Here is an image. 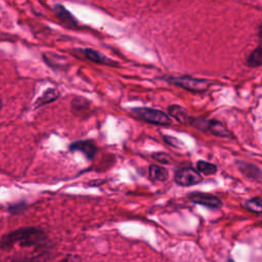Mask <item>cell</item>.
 <instances>
[{
	"instance_id": "6da1fadb",
	"label": "cell",
	"mask_w": 262,
	"mask_h": 262,
	"mask_svg": "<svg viewBox=\"0 0 262 262\" xmlns=\"http://www.w3.org/2000/svg\"><path fill=\"white\" fill-rule=\"evenodd\" d=\"M46 240L47 235L41 227H21L4 234L2 241H0V248L6 251L12 249L15 245H19L25 248L35 247L37 245H41Z\"/></svg>"
},
{
	"instance_id": "7a4b0ae2",
	"label": "cell",
	"mask_w": 262,
	"mask_h": 262,
	"mask_svg": "<svg viewBox=\"0 0 262 262\" xmlns=\"http://www.w3.org/2000/svg\"><path fill=\"white\" fill-rule=\"evenodd\" d=\"M189 125L203 131V133H209L215 137L231 138L230 131L225 127V125L214 119L192 117Z\"/></svg>"
},
{
	"instance_id": "3957f363",
	"label": "cell",
	"mask_w": 262,
	"mask_h": 262,
	"mask_svg": "<svg viewBox=\"0 0 262 262\" xmlns=\"http://www.w3.org/2000/svg\"><path fill=\"white\" fill-rule=\"evenodd\" d=\"M168 82L177 87L195 93L205 92L209 88V86H210V82L208 80L200 79V78H195L188 75L169 77Z\"/></svg>"
},
{
	"instance_id": "277c9868",
	"label": "cell",
	"mask_w": 262,
	"mask_h": 262,
	"mask_svg": "<svg viewBox=\"0 0 262 262\" xmlns=\"http://www.w3.org/2000/svg\"><path fill=\"white\" fill-rule=\"evenodd\" d=\"M131 113L139 119L148 122L150 124L161 125V126H169L172 124V120L170 119L168 114L157 109L146 108V107L135 108L131 110Z\"/></svg>"
},
{
	"instance_id": "5b68a950",
	"label": "cell",
	"mask_w": 262,
	"mask_h": 262,
	"mask_svg": "<svg viewBox=\"0 0 262 262\" xmlns=\"http://www.w3.org/2000/svg\"><path fill=\"white\" fill-rule=\"evenodd\" d=\"M174 181L180 187H193L203 181V176L193 167H183L176 171Z\"/></svg>"
},
{
	"instance_id": "8992f818",
	"label": "cell",
	"mask_w": 262,
	"mask_h": 262,
	"mask_svg": "<svg viewBox=\"0 0 262 262\" xmlns=\"http://www.w3.org/2000/svg\"><path fill=\"white\" fill-rule=\"evenodd\" d=\"M189 200L195 204H199L208 208L212 209H219L222 207V202L216 196L210 194H204L199 192H194L188 196Z\"/></svg>"
},
{
	"instance_id": "52a82bcc",
	"label": "cell",
	"mask_w": 262,
	"mask_h": 262,
	"mask_svg": "<svg viewBox=\"0 0 262 262\" xmlns=\"http://www.w3.org/2000/svg\"><path fill=\"white\" fill-rule=\"evenodd\" d=\"M80 56H83L84 59L97 64V65H103V66H110V67H117L115 65H118L117 62L111 60L110 58L102 55L101 52L91 49V48H84V49H79L78 50Z\"/></svg>"
},
{
	"instance_id": "ba28073f",
	"label": "cell",
	"mask_w": 262,
	"mask_h": 262,
	"mask_svg": "<svg viewBox=\"0 0 262 262\" xmlns=\"http://www.w3.org/2000/svg\"><path fill=\"white\" fill-rule=\"evenodd\" d=\"M71 152H80L82 153L86 159L92 160L97 152V147L93 141L85 140V141H77L70 145L69 147Z\"/></svg>"
},
{
	"instance_id": "9c48e42d",
	"label": "cell",
	"mask_w": 262,
	"mask_h": 262,
	"mask_svg": "<svg viewBox=\"0 0 262 262\" xmlns=\"http://www.w3.org/2000/svg\"><path fill=\"white\" fill-rule=\"evenodd\" d=\"M54 12H55L56 16L60 19V21H62L67 26V27L76 28L78 26V22L76 21V19L65 7H63L61 5L55 6Z\"/></svg>"
},
{
	"instance_id": "30bf717a",
	"label": "cell",
	"mask_w": 262,
	"mask_h": 262,
	"mask_svg": "<svg viewBox=\"0 0 262 262\" xmlns=\"http://www.w3.org/2000/svg\"><path fill=\"white\" fill-rule=\"evenodd\" d=\"M168 113L172 118H174L180 124H188L189 125L190 120L192 118L189 115L188 111L185 108H182L181 106H178V104H172V106H170L168 108Z\"/></svg>"
},
{
	"instance_id": "8fae6325",
	"label": "cell",
	"mask_w": 262,
	"mask_h": 262,
	"mask_svg": "<svg viewBox=\"0 0 262 262\" xmlns=\"http://www.w3.org/2000/svg\"><path fill=\"white\" fill-rule=\"evenodd\" d=\"M90 109V102L84 97H76L72 100V112L76 115L82 117L84 114H88Z\"/></svg>"
},
{
	"instance_id": "7c38bea8",
	"label": "cell",
	"mask_w": 262,
	"mask_h": 262,
	"mask_svg": "<svg viewBox=\"0 0 262 262\" xmlns=\"http://www.w3.org/2000/svg\"><path fill=\"white\" fill-rule=\"evenodd\" d=\"M168 170L159 165H151L149 168V178L153 182H164L168 179Z\"/></svg>"
},
{
	"instance_id": "4fadbf2b",
	"label": "cell",
	"mask_w": 262,
	"mask_h": 262,
	"mask_svg": "<svg viewBox=\"0 0 262 262\" xmlns=\"http://www.w3.org/2000/svg\"><path fill=\"white\" fill-rule=\"evenodd\" d=\"M61 93L56 88H49L43 92V94L35 101V108H40L47 103L57 100L60 97Z\"/></svg>"
},
{
	"instance_id": "5bb4252c",
	"label": "cell",
	"mask_w": 262,
	"mask_h": 262,
	"mask_svg": "<svg viewBox=\"0 0 262 262\" xmlns=\"http://www.w3.org/2000/svg\"><path fill=\"white\" fill-rule=\"evenodd\" d=\"M238 165H239L240 171L247 177H251V178L262 177V171L259 170L256 166L245 163V162H241V161L238 162Z\"/></svg>"
},
{
	"instance_id": "9a60e30c",
	"label": "cell",
	"mask_w": 262,
	"mask_h": 262,
	"mask_svg": "<svg viewBox=\"0 0 262 262\" xmlns=\"http://www.w3.org/2000/svg\"><path fill=\"white\" fill-rule=\"evenodd\" d=\"M197 169L200 173L204 174L205 176L214 175L217 172V166L216 165L206 162V161H198Z\"/></svg>"
},
{
	"instance_id": "2e32d148",
	"label": "cell",
	"mask_w": 262,
	"mask_h": 262,
	"mask_svg": "<svg viewBox=\"0 0 262 262\" xmlns=\"http://www.w3.org/2000/svg\"><path fill=\"white\" fill-rule=\"evenodd\" d=\"M247 64L250 67L262 66V43L249 56Z\"/></svg>"
},
{
	"instance_id": "e0dca14e",
	"label": "cell",
	"mask_w": 262,
	"mask_h": 262,
	"mask_svg": "<svg viewBox=\"0 0 262 262\" xmlns=\"http://www.w3.org/2000/svg\"><path fill=\"white\" fill-rule=\"evenodd\" d=\"M245 208L252 213H262V198H253L246 201Z\"/></svg>"
},
{
	"instance_id": "ac0fdd59",
	"label": "cell",
	"mask_w": 262,
	"mask_h": 262,
	"mask_svg": "<svg viewBox=\"0 0 262 262\" xmlns=\"http://www.w3.org/2000/svg\"><path fill=\"white\" fill-rule=\"evenodd\" d=\"M152 157L153 158L156 160V161H158V162H160V163H162V164H165V165H168V164H170L171 163V157L168 155V154H166V153H156V154H153L152 155Z\"/></svg>"
},
{
	"instance_id": "d6986e66",
	"label": "cell",
	"mask_w": 262,
	"mask_h": 262,
	"mask_svg": "<svg viewBox=\"0 0 262 262\" xmlns=\"http://www.w3.org/2000/svg\"><path fill=\"white\" fill-rule=\"evenodd\" d=\"M163 140L165 141V143L169 146H172L174 148H179L181 146V142H179L177 139L175 138H172V137H167V136H164L163 137Z\"/></svg>"
},
{
	"instance_id": "ffe728a7",
	"label": "cell",
	"mask_w": 262,
	"mask_h": 262,
	"mask_svg": "<svg viewBox=\"0 0 262 262\" xmlns=\"http://www.w3.org/2000/svg\"><path fill=\"white\" fill-rule=\"evenodd\" d=\"M60 262H82V259L79 255L69 254L65 258H63Z\"/></svg>"
},
{
	"instance_id": "44dd1931",
	"label": "cell",
	"mask_w": 262,
	"mask_h": 262,
	"mask_svg": "<svg viewBox=\"0 0 262 262\" xmlns=\"http://www.w3.org/2000/svg\"><path fill=\"white\" fill-rule=\"evenodd\" d=\"M25 209V204H20V205H15L14 207H11L9 210L12 212V213H19V210H24Z\"/></svg>"
},
{
	"instance_id": "7402d4cb",
	"label": "cell",
	"mask_w": 262,
	"mask_h": 262,
	"mask_svg": "<svg viewBox=\"0 0 262 262\" xmlns=\"http://www.w3.org/2000/svg\"><path fill=\"white\" fill-rule=\"evenodd\" d=\"M259 37L262 39V24L260 25V27H259Z\"/></svg>"
},
{
	"instance_id": "603a6c76",
	"label": "cell",
	"mask_w": 262,
	"mask_h": 262,
	"mask_svg": "<svg viewBox=\"0 0 262 262\" xmlns=\"http://www.w3.org/2000/svg\"><path fill=\"white\" fill-rule=\"evenodd\" d=\"M227 262H234V261H232L231 259H228V260H227Z\"/></svg>"
},
{
	"instance_id": "cb8c5ba5",
	"label": "cell",
	"mask_w": 262,
	"mask_h": 262,
	"mask_svg": "<svg viewBox=\"0 0 262 262\" xmlns=\"http://www.w3.org/2000/svg\"><path fill=\"white\" fill-rule=\"evenodd\" d=\"M29 262H36V261H35V260H30Z\"/></svg>"
}]
</instances>
